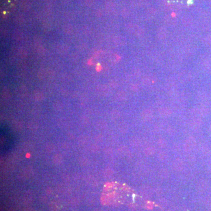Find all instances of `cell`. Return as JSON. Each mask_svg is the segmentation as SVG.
I'll return each mask as SVG.
<instances>
[{
  "mask_svg": "<svg viewBox=\"0 0 211 211\" xmlns=\"http://www.w3.org/2000/svg\"><path fill=\"white\" fill-rule=\"evenodd\" d=\"M1 133H3V152H7V150H8L10 149L11 148V145H12V136L11 133H10L7 130L4 131H2Z\"/></svg>",
  "mask_w": 211,
  "mask_h": 211,
  "instance_id": "cell-1",
  "label": "cell"
}]
</instances>
